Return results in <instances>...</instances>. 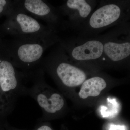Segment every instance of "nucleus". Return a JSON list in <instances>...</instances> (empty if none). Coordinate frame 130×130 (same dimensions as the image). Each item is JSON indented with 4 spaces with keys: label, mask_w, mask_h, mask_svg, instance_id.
<instances>
[{
    "label": "nucleus",
    "mask_w": 130,
    "mask_h": 130,
    "mask_svg": "<svg viewBox=\"0 0 130 130\" xmlns=\"http://www.w3.org/2000/svg\"><path fill=\"white\" fill-rule=\"evenodd\" d=\"M59 39L57 33L51 32L3 40L14 66L27 72L37 67L45 51L59 42Z\"/></svg>",
    "instance_id": "obj_1"
},
{
    "label": "nucleus",
    "mask_w": 130,
    "mask_h": 130,
    "mask_svg": "<svg viewBox=\"0 0 130 130\" xmlns=\"http://www.w3.org/2000/svg\"><path fill=\"white\" fill-rule=\"evenodd\" d=\"M59 43L72 61L78 64H100L105 63L101 35L78 36L61 39Z\"/></svg>",
    "instance_id": "obj_6"
},
{
    "label": "nucleus",
    "mask_w": 130,
    "mask_h": 130,
    "mask_svg": "<svg viewBox=\"0 0 130 130\" xmlns=\"http://www.w3.org/2000/svg\"><path fill=\"white\" fill-rule=\"evenodd\" d=\"M14 2L13 9L6 17L5 21L0 24V37H28L54 32L47 25L30 16L16 5L15 1Z\"/></svg>",
    "instance_id": "obj_7"
},
{
    "label": "nucleus",
    "mask_w": 130,
    "mask_h": 130,
    "mask_svg": "<svg viewBox=\"0 0 130 130\" xmlns=\"http://www.w3.org/2000/svg\"><path fill=\"white\" fill-rule=\"evenodd\" d=\"M3 42V39L2 38L0 37V47H1V45L2 44Z\"/></svg>",
    "instance_id": "obj_14"
},
{
    "label": "nucleus",
    "mask_w": 130,
    "mask_h": 130,
    "mask_svg": "<svg viewBox=\"0 0 130 130\" xmlns=\"http://www.w3.org/2000/svg\"><path fill=\"white\" fill-rule=\"evenodd\" d=\"M25 74L13 64L4 41L0 47V119L4 120L13 111L22 96Z\"/></svg>",
    "instance_id": "obj_2"
},
{
    "label": "nucleus",
    "mask_w": 130,
    "mask_h": 130,
    "mask_svg": "<svg viewBox=\"0 0 130 130\" xmlns=\"http://www.w3.org/2000/svg\"><path fill=\"white\" fill-rule=\"evenodd\" d=\"M97 1L67 0L58 7L63 17L67 18L68 28L78 31L94 11Z\"/></svg>",
    "instance_id": "obj_10"
},
{
    "label": "nucleus",
    "mask_w": 130,
    "mask_h": 130,
    "mask_svg": "<svg viewBox=\"0 0 130 130\" xmlns=\"http://www.w3.org/2000/svg\"><path fill=\"white\" fill-rule=\"evenodd\" d=\"M14 6V1L0 0V19L7 17L11 12Z\"/></svg>",
    "instance_id": "obj_12"
},
{
    "label": "nucleus",
    "mask_w": 130,
    "mask_h": 130,
    "mask_svg": "<svg viewBox=\"0 0 130 130\" xmlns=\"http://www.w3.org/2000/svg\"><path fill=\"white\" fill-rule=\"evenodd\" d=\"M130 2L126 0L101 1L97 8L78 31V36H95L108 28L128 22Z\"/></svg>",
    "instance_id": "obj_3"
},
{
    "label": "nucleus",
    "mask_w": 130,
    "mask_h": 130,
    "mask_svg": "<svg viewBox=\"0 0 130 130\" xmlns=\"http://www.w3.org/2000/svg\"><path fill=\"white\" fill-rule=\"evenodd\" d=\"M42 59L38 67L50 75L64 88L80 86L87 77L86 73L73 65L64 49L59 43Z\"/></svg>",
    "instance_id": "obj_4"
},
{
    "label": "nucleus",
    "mask_w": 130,
    "mask_h": 130,
    "mask_svg": "<svg viewBox=\"0 0 130 130\" xmlns=\"http://www.w3.org/2000/svg\"><path fill=\"white\" fill-rule=\"evenodd\" d=\"M37 130H52V129L48 125L44 124L39 126Z\"/></svg>",
    "instance_id": "obj_13"
},
{
    "label": "nucleus",
    "mask_w": 130,
    "mask_h": 130,
    "mask_svg": "<svg viewBox=\"0 0 130 130\" xmlns=\"http://www.w3.org/2000/svg\"><path fill=\"white\" fill-rule=\"evenodd\" d=\"M25 74L31 81V85L28 87L24 84L22 96H31L37 103L42 112L40 120L54 118L59 115L64 108V99L61 94L48 85L45 81L44 71L37 67L25 72Z\"/></svg>",
    "instance_id": "obj_5"
},
{
    "label": "nucleus",
    "mask_w": 130,
    "mask_h": 130,
    "mask_svg": "<svg viewBox=\"0 0 130 130\" xmlns=\"http://www.w3.org/2000/svg\"><path fill=\"white\" fill-rule=\"evenodd\" d=\"M107 86L106 81L103 77L95 76L86 79L81 85L78 93L81 99L89 97H96Z\"/></svg>",
    "instance_id": "obj_11"
},
{
    "label": "nucleus",
    "mask_w": 130,
    "mask_h": 130,
    "mask_svg": "<svg viewBox=\"0 0 130 130\" xmlns=\"http://www.w3.org/2000/svg\"><path fill=\"white\" fill-rule=\"evenodd\" d=\"M101 36L105 63L118 64L129 61L130 28L128 21L116 26Z\"/></svg>",
    "instance_id": "obj_8"
},
{
    "label": "nucleus",
    "mask_w": 130,
    "mask_h": 130,
    "mask_svg": "<svg viewBox=\"0 0 130 130\" xmlns=\"http://www.w3.org/2000/svg\"><path fill=\"white\" fill-rule=\"evenodd\" d=\"M16 5L32 17L44 21L55 33L67 30V21L58 7H55L43 0H17Z\"/></svg>",
    "instance_id": "obj_9"
}]
</instances>
